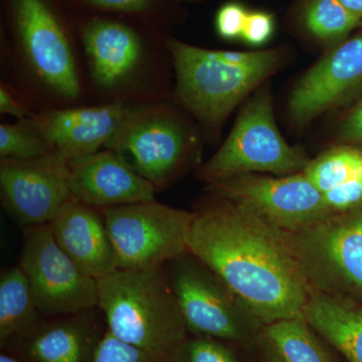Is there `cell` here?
I'll use <instances>...</instances> for the list:
<instances>
[{
  "label": "cell",
  "instance_id": "obj_1",
  "mask_svg": "<svg viewBox=\"0 0 362 362\" xmlns=\"http://www.w3.org/2000/svg\"><path fill=\"white\" fill-rule=\"evenodd\" d=\"M211 195L194 211L188 252L211 269L263 325L304 318L314 292L289 233L238 202Z\"/></svg>",
  "mask_w": 362,
  "mask_h": 362
},
{
  "label": "cell",
  "instance_id": "obj_2",
  "mask_svg": "<svg viewBox=\"0 0 362 362\" xmlns=\"http://www.w3.org/2000/svg\"><path fill=\"white\" fill-rule=\"evenodd\" d=\"M2 1V80L35 112L89 104L75 16L64 0Z\"/></svg>",
  "mask_w": 362,
  "mask_h": 362
},
{
  "label": "cell",
  "instance_id": "obj_3",
  "mask_svg": "<svg viewBox=\"0 0 362 362\" xmlns=\"http://www.w3.org/2000/svg\"><path fill=\"white\" fill-rule=\"evenodd\" d=\"M90 103L168 101L175 88L168 33L126 16L74 13Z\"/></svg>",
  "mask_w": 362,
  "mask_h": 362
},
{
  "label": "cell",
  "instance_id": "obj_4",
  "mask_svg": "<svg viewBox=\"0 0 362 362\" xmlns=\"http://www.w3.org/2000/svg\"><path fill=\"white\" fill-rule=\"evenodd\" d=\"M166 42L175 69L173 101L216 135L233 109L277 70L279 49L233 52L204 49L170 33Z\"/></svg>",
  "mask_w": 362,
  "mask_h": 362
},
{
  "label": "cell",
  "instance_id": "obj_5",
  "mask_svg": "<svg viewBox=\"0 0 362 362\" xmlns=\"http://www.w3.org/2000/svg\"><path fill=\"white\" fill-rule=\"evenodd\" d=\"M98 308L121 341L178 358L187 328L163 268L118 270L98 280Z\"/></svg>",
  "mask_w": 362,
  "mask_h": 362
},
{
  "label": "cell",
  "instance_id": "obj_6",
  "mask_svg": "<svg viewBox=\"0 0 362 362\" xmlns=\"http://www.w3.org/2000/svg\"><path fill=\"white\" fill-rule=\"evenodd\" d=\"M106 148L118 152L158 192L192 163L197 139L182 114L161 101L134 105Z\"/></svg>",
  "mask_w": 362,
  "mask_h": 362
},
{
  "label": "cell",
  "instance_id": "obj_7",
  "mask_svg": "<svg viewBox=\"0 0 362 362\" xmlns=\"http://www.w3.org/2000/svg\"><path fill=\"white\" fill-rule=\"evenodd\" d=\"M309 161L279 132L270 92L261 90L245 106L226 141L197 175L206 185L246 173L291 175L302 173Z\"/></svg>",
  "mask_w": 362,
  "mask_h": 362
},
{
  "label": "cell",
  "instance_id": "obj_8",
  "mask_svg": "<svg viewBox=\"0 0 362 362\" xmlns=\"http://www.w3.org/2000/svg\"><path fill=\"white\" fill-rule=\"evenodd\" d=\"M289 235L314 293L362 303V204L328 214Z\"/></svg>",
  "mask_w": 362,
  "mask_h": 362
},
{
  "label": "cell",
  "instance_id": "obj_9",
  "mask_svg": "<svg viewBox=\"0 0 362 362\" xmlns=\"http://www.w3.org/2000/svg\"><path fill=\"white\" fill-rule=\"evenodd\" d=\"M118 269H161L188 252L194 211L154 199L101 209Z\"/></svg>",
  "mask_w": 362,
  "mask_h": 362
},
{
  "label": "cell",
  "instance_id": "obj_10",
  "mask_svg": "<svg viewBox=\"0 0 362 362\" xmlns=\"http://www.w3.org/2000/svg\"><path fill=\"white\" fill-rule=\"evenodd\" d=\"M188 332L230 341H246L259 321L211 269L189 252L168 264Z\"/></svg>",
  "mask_w": 362,
  "mask_h": 362
},
{
  "label": "cell",
  "instance_id": "obj_11",
  "mask_svg": "<svg viewBox=\"0 0 362 362\" xmlns=\"http://www.w3.org/2000/svg\"><path fill=\"white\" fill-rule=\"evenodd\" d=\"M18 266L42 316H70L98 308V280L69 258L49 225L25 228Z\"/></svg>",
  "mask_w": 362,
  "mask_h": 362
},
{
  "label": "cell",
  "instance_id": "obj_12",
  "mask_svg": "<svg viewBox=\"0 0 362 362\" xmlns=\"http://www.w3.org/2000/svg\"><path fill=\"white\" fill-rule=\"evenodd\" d=\"M209 194L238 202L288 233L332 214L322 192L302 173L286 176L246 173L206 185Z\"/></svg>",
  "mask_w": 362,
  "mask_h": 362
},
{
  "label": "cell",
  "instance_id": "obj_13",
  "mask_svg": "<svg viewBox=\"0 0 362 362\" xmlns=\"http://www.w3.org/2000/svg\"><path fill=\"white\" fill-rule=\"evenodd\" d=\"M0 195L18 225H49L71 199L68 161L54 152L26 160L0 159Z\"/></svg>",
  "mask_w": 362,
  "mask_h": 362
},
{
  "label": "cell",
  "instance_id": "obj_14",
  "mask_svg": "<svg viewBox=\"0 0 362 362\" xmlns=\"http://www.w3.org/2000/svg\"><path fill=\"white\" fill-rule=\"evenodd\" d=\"M133 106L89 103L45 109L30 119L51 151L70 161L106 148Z\"/></svg>",
  "mask_w": 362,
  "mask_h": 362
},
{
  "label": "cell",
  "instance_id": "obj_15",
  "mask_svg": "<svg viewBox=\"0 0 362 362\" xmlns=\"http://www.w3.org/2000/svg\"><path fill=\"white\" fill-rule=\"evenodd\" d=\"M362 87V30L312 66L293 90L289 111L305 124L343 103Z\"/></svg>",
  "mask_w": 362,
  "mask_h": 362
},
{
  "label": "cell",
  "instance_id": "obj_16",
  "mask_svg": "<svg viewBox=\"0 0 362 362\" xmlns=\"http://www.w3.org/2000/svg\"><path fill=\"white\" fill-rule=\"evenodd\" d=\"M71 197L96 209L156 199V188L118 152L103 149L68 161Z\"/></svg>",
  "mask_w": 362,
  "mask_h": 362
},
{
  "label": "cell",
  "instance_id": "obj_17",
  "mask_svg": "<svg viewBox=\"0 0 362 362\" xmlns=\"http://www.w3.org/2000/svg\"><path fill=\"white\" fill-rule=\"evenodd\" d=\"M49 226L57 244L90 277L100 280L118 270L101 209L70 199Z\"/></svg>",
  "mask_w": 362,
  "mask_h": 362
},
{
  "label": "cell",
  "instance_id": "obj_18",
  "mask_svg": "<svg viewBox=\"0 0 362 362\" xmlns=\"http://www.w3.org/2000/svg\"><path fill=\"white\" fill-rule=\"evenodd\" d=\"M42 325L28 335L25 351L33 362H92L102 337H98L93 311Z\"/></svg>",
  "mask_w": 362,
  "mask_h": 362
},
{
  "label": "cell",
  "instance_id": "obj_19",
  "mask_svg": "<svg viewBox=\"0 0 362 362\" xmlns=\"http://www.w3.org/2000/svg\"><path fill=\"white\" fill-rule=\"evenodd\" d=\"M304 319L347 362H362V303L351 298L315 292Z\"/></svg>",
  "mask_w": 362,
  "mask_h": 362
},
{
  "label": "cell",
  "instance_id": "obj_20",
  "mask_svg": "<svg viewBox=\"0 0 362 362\" xmlns=\"http://www.w3.org/2000/svg\"><path fill=\"white\" fill-rule=\"evenodd\" d=\"M30 282L20 266L2 271L0 277V341L25 337L42 325Z\"/></svg>",
  "mask_w": 362,
  "mask_h": 362
},
{
  "label": "cell",
  "instance_id": "obj_21",
  "mask_svg": "<svg viewBox=\"0 0 362 362\" xmlns=\"http://www.w3.org/2000/svg\"><path fill=\"white\" fill-rule=\"evenodd\" d=\"M73 13H103L126 16L168 33L181 0H64Z\"/></svg>",
  "mask_w": 362,
  "mask_h": 362
},
{
  "label": "cell",
  "instance_id": "obj_22",
  "mask_svg": "<svg viewBox=\"0 0 362 362\" xmlns=\"http://www.w3.org/2000/svg\"><path fill=\"white\" fill-rule=\"evenodd\" d=\"M265 335L269 344L284 362H332L304 318L266 325Z\"/></svg>",
  "mask_w": 362,
  "mask_h": 362
},
{
  "label": "cell",
  "instance_id": "obj_23",
  "mask_svg": "<svg viewBox=\"0 0 362 362\" xmlns=\"http://www.w3.org/2000/svg\"><path fill=\"white\" fill-rule=\"evenodd\" d=\"M300 21L307 32L325 42L345 39L362 25V21L350 13L339 0H305Z\"/></svg>",
  "mask_w": 362,
  "mask_h": 362
},
{
  "label": "cell",
  "instance_id": "obj_24",
  "mask_svg": "<svg viewBox=\"0 0 362 362\" xmlns=\"http://www.w3.org/2000/svg\"><path fill=\"white\" fill-rule=\"evenodd\" d=\"M304 175L322 194L362 173V151L354 147L333 148L310 160Z\"/></svg>",
  "mask_w": 362,
  "mask_h": 362
},
{
  "label": "cell",
  "instance_id": "obj_25",
  "mask_svg": "<svg viewBox=\"0 0 362 362\" xmlns=\"http://www.w3.org/2000/svg\"><path fill=\"white\" fill-rule=\"evenodd\" d=\"M52 153L32 119L16 120V123L0 124V159L37 158Z\"/></svg>",
  "mask_w": 362,
  "mask_h": 362
},
{
  "label": "cell",
  "instance_id": "obj_26",
  "mask_svg": "<svg viewBox=\"0 0 362 362\" xmlns=\"http://www.w3.org/2000/svg\"><path fill=\"white\" fill-rule=\"evenodd\" d=\"M92 362H178V358L157 356L138 349L106 331L98 344Z\"/></svg>",
  "mask_w": 362,
  "mask_h": 362
},
{
  "label": "cell",
  "instance_id": "obj_27",
  "mask_svg": "<svg viewBox=\"0 0 362 362\" xmlns=\"http://www.w3.org/2000/svg\"><path fill=\"white\" fill-rule=\"evenodd\" d=\"M178 362H238L232 350L216 338L197 335L185 342Z\"/></svg>",
  "mask_w": 362,
  "mask_h": 362
},
{
  "label": "cell",
  "instance_id": "obj_28",
  "mask_svg": "<svg viewBox=\"0 0 362 362\" xmlns=\"http://www.w3.org/2000/svg\"><path fill=\"white\" fill-rule=\"evenodd\" d=\"M249 9L240 1H228L218 9L214 18V30L218 37L226 40L242 37Z\"/></svg>",
  "mask_w": 362,
  "mask_h": 362
},
{
  "label": "cell",
  "instance_id": "obj_29",
  "mask_svg": "<svg viewBox=\"0 0 362 362\" xmlns=\"http://www.w3.org/2000/svg\"><path fill=\"white\" fill-rule=\"evenodd\" d=\"M322 194L326 206L332 214L342 213L361 206L362 204V173Z\"/></svg>",
  "mask_w": 362,
  "mask_h": 362
},
{
  "label": "cell",
  "instance_id": "obj_30",
  "mask_svg": "<svg viewBox=\"0 0 362 362\" xmlns=\"http://www.w3.org/2000/svg\"><path fill=\"white\" fill-rule=\"evenodd\" d=\"M275 32V18L265 11H249L240 40L252 47L266 45Z\"/></svg>",
  "mask_w": 362,
  "mask_h": 362
},
{
  "label": "cell",
  "instance_id": "obj_31",
  "mask_svg": "<svg viewBox=\"0 0 362 362\" xmlns=\"http://www.w3.org/2000/svg\"><path fill=\"white\" fill-rule=\"evenodd\" d=\"M28 101L20 92L6 81H0V114L14 117L16 120L33 118L35 115Z\"/></svg>",
  "mask_w": 362,
  "mask_h": 362
},
{
  "label": "cell",
  "instance_id": "obj_32",
  "mask_svg": "<svg viewBox=\"0 0 362 362\" xmlns=\"http://www.w3.org/2000/svg\"><path fill=\"white\" fill-rule=\"evenodd\" d=\"M343 130L345 137L362 142V101L347 119Z\"/></svg>",
  "mask_w": 362,
  "mask_h": 362
},
{
  "label": "cell",
  "instance_id": "obj_33",
  "mask_svg": "<svg viewBox=\"0 0 362 362\" xmlns=\"http://www.w3.org/2000/svg\"><path fill=\"white\" fill-rule=\"evenodd\" d=\"M339 1L350 13L362 21V0H339Z\"/></svg>",
  "mask_w": 362,
  "mask_h": 362
},
{
  "label": "cell",
  "instance_id": "obj_34",
  "mask_svg": "<svg viewBox=\"0 0 362 362\" xmlns=\"http://www.w3.org/2000/svg\"><path fill=\"white\" fill-rule=\"evenodd\" d=\"M266 362H284L270 344L267 345Z\"/></svg>",
  "mask_w": 362,
  "mask_h": 362
},
{
  "label": "cell",
  "instance_id": "obj_35",
  "mask_svg": "<svg viewBox=\"0 0 362 362\" xmlns=\"http://www.w3.org/2000/svg\"><path fill=\"white\" fill-rule=\"evenodd\" d=\"M0 362H23L18 359L14 358L13 356H6V354H1L0 356Z\"/></svg>",
  "mask_w": 362,
  "mask_h": 362
},
{
  "label": "cell",
  "instance_id": "obj_36",
  "mask_svg": "<svg viewBox=\"0 0 362 362\" xmlns=\"http://www.w3.org/2000/svg\"><path fill=\"white\" fill-rule=\"evenodd\" d=\"M181 1H197V0H181Z\"/></svg>",
  "mask_w": 362,
  "mask_h": 362
}]
</instances>
